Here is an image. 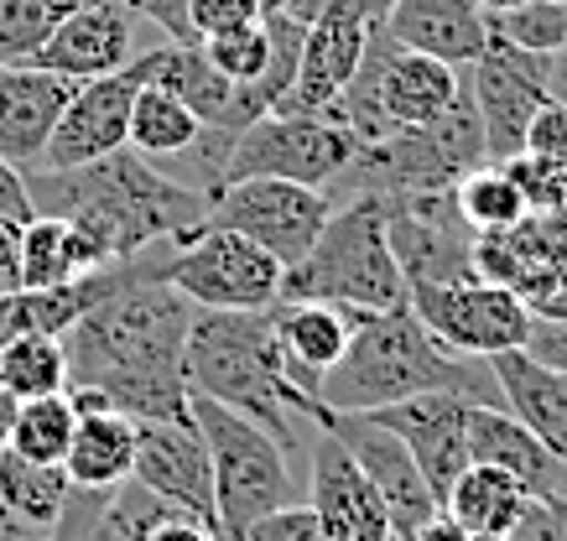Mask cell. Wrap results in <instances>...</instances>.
I'll return each instance as SVG.
<instances>
[{
	"label": "cell",
	"mask_w": 567,
	"mask_h": 541,
	"mask_svg": "<svg viewBox=\"0 0 567 541\" xmlns=\"http://www.w3.org/2000/svg\"><path fill=\"white\" fill-rule=\"evenodd\" d=\"M27 193L37 214L69 219L104 266L156 240H188L208 225V193L173 183L131 146L84 167H27Z\"/></svg>",
	"instance_id": "1"
},
{
	"label": "cell",
	"mask_w": 567,
	"mask_h": 541,
	"mask_svg": "<svg viewBox=\"0 0 567 541\" xmlns=\"http://www.w3.org/2000/svg\"><path fill=\"white\" fill-rule=\"evenodd\" d=\"M422 391H453L480 406H505L489 360L443 350L416 323L412 308H385V313L349 308V350L323 375L318 402L333 412H380Z\"/></svg>",
	"instance_id": "2"
},
{
	"label": "cell",
	"mask_w": 567,
	"mask_h": 541,
	"mask_svg": "<svg viewBox=\"0 0 567 541\" xmlns=\"http://www.w3.org/2000/svg\"><path fill=\"white\" fill-rule=\"evenodd\" d=\"M183 381H188V391L266 427L281 454L302 448L297 417L287 406L292 385L281 375L271 308H260V313H204L198 308L188 344H183Z\"/></svg>",
	"instance_id": "3"
},
{
	"label": "cell",
	"mask_w": 567,
	"mask_h": 541,
	"mask_svg": "<svg viewBox=\"0 0 567 541\" xmlns=\"http://www.w3.org/2000/svg\"><path fill=\"white\" fill-rule=\"evenodd\" d=\"M193 308L167 281H136L94 302L63 329L69 385H104L110 375H183Z\"/></svg>",
	"instance_id": "4"
},
{
	"label": "cell",
	"mask_w": 567,
	"mask_h": 541,
	"mask_svg": "<svg viewBox=\"0 0 567 541\" xmlns=\"http://www.w3.org/2000/svg\"><path fill=\"white\" fill-rule=\"evenodd\" d=\"M391 198L385 193H354L333 204L323 235L297 266L281 271L287 302H333V308H406V277L385 240Z\"/></svg>",
	"instance_id": "5"
},
{
	"label": "cell",
	"mask_w": 567,
	"mask_h": 541,
	"mask_svg": "<svg viewBox=\"0 0 567 541\" xmlns=\"http://www.w3.org/2000/svg\"><path fill=\"white\" fill-rule=\"evenodd\" d=\"M193 427L204 437L208 479H214V510H219V541H245V531L292 506V469L276 437L250 417L208 402L193 391Z\"/></svg>",
	"instance_id": "6"
},
{
	"label": "cell",
	"mask_w": 567,
	"mask_h": 541,
	"mask_svg": "<svg viewBox=\"0 0 567 541\" xmlns=\"http://www.w3.org/2000/svg\"><path fill=\"white\" fill-rule=\"evenodd\" d=\"M489 162L480 110L468 100V84L453 105L427 125H401L385 141H370L354 152L349 167H360V193H443L458 188L468 173Z\"/></svg>",
	"instance_id": "7"
},
{
	"label": "cell",
	"mask_w": 567,
	"mask_h": 541,
	"mask_svg": "<svg viewBox=\"0 0 567 541\" xmlns=\"http://www.w3.org/2000/svg\"><path fill=\"white\" fill-rule=\"evenodd\" d=\"M281 271L287 266L271 250H260L256 240L204 225L198 235L173 245L162 281L204 313H260V308L281 302Z\"/></svg>",
	"instance_id": "8"
},
{
	"label": "cell",
	"mask_w": 567,
	"mask_h": 541,
	"mask_svg": "<svg viewBox=\"0 0 567 541\" xmlns=\"http://www.w3.org/2000/svg\"><path fill=\"white\" fill-rule=\"evenodd\" d=\"M287 406H292V417H308L312 427L333 433L349 448V458L364 469V479L375 485L380 506H385L391 541H412L416 531L443 510V500L432 495V485L422 479V469H416L412 448H406L391 427H380V422L364 417V412H333V406H323L318 396H297V391L287 396Z\"/></svg>",
	"instance_id": "9"
},
{
	"label": "cell",
	"mask_w": 567,
	"mask_h": 541,
	"mask_svg": "<svg viewBox=\"0 0 567 541\" xmlns=\"http://www.w3.org/2000/svg\"><path fill=\"white\" fill-rule=\"evenodd\" d=\"M354 152H360V141L349 136L344 125L323 121V115L271 110L235 136L229 162H224V183L281 177V183H302V188H328L349 173Z\"/></svg>",
	"instance_id": "10"
},
{
	"label": "cell",
	"mask_w": 567,
	"mask_h": 541,
	"mask_svg": "<svg viewBox=\"0 0 567 541\" xmlns=\"http://www.w3.org/2000/svg\"><path fill=\"white\" fill-rule=\"evenodd\" d=\"M406 308L416 323L453 354H474V360H495L505 350H520L536 318L526 313L520 292L495 287V281H427L406 292Z\"/></svg>",
	"instance_id": "11"
},
{
	"label": "cell",
	"mask_w": 567,
	"mask_h": 541,
	"mask_svg": "<svg viewBox=\"0 0 567 541\" xmlns=\"http://www.w3.org/2000/svg\"><path fill=\"white\" fill-rule=\"evenodd\" d=\"M328 214H333L328 188H302V183H281V177H240L208 198V225L256 240L281 266H297L308 256L312 240L323 235Z\"/></svg>",
	"instance_id": "12"
},
{
	"label": "cell",
	"mask_w": 567,
	"mask_h": 541,
	"mask_svg": "<svg viewBox=\"0 0 567 541\" xmlns=\"http://www.w3.org/2000/svg\"><path fill=\"white\" fill-rule=\"evenodd\" d=\"M391 198V219H385V240L391 256L412 287L427 281H468L474 277V229L458 214L453 188L443 193H385Z\"/></svg>",
	"instance_id": "13"
},
{
	"label": "cell",
	"mask_w": 567,
	"mask_h": 541,
	"mask_svg": "<svg viewBox=\"0 0 567 541\" xmlns=\"http://www.w3.org/2000/svg\"><path fill=\"white\" fill-rule=\"evenodd\" d=\"M547 63L551 58L542 53H526L516 42L489 32L484 53L468 63V100L480 110V125H484V146H489V162H505L516 157L526 146V125L532 115L551 100L547 89Z\"/></svg>",
	"instance_id": "14"
},
{
	"label": "cell",
	"mask_w": 567,
	"mask_h": 541,
	"mask_svg": "<svg viewBox=\"0 0 567 541\" xmlns=\"http://www.w3.org/2000/svg\"><path fill=\"white\" fill-rule=\"evenodd\" d=\"M146 79L152 73H146V53H141L121 73H104V79H89V84L73 89V100L52 125V141L37 167H84V162L121 152L125 136H131V105H136Z\"/></svg>",
	"instance_id": "15"
},
{
	"label": "cell",
	"mask_w": 567,
	"mask_h": 541,
	"mask_svg": "<svg viewBox=\"0 0 567 541\" xmlns=\"http://www.w3.org/2000/svg\"><path fill=\"white\" fill-rule=\"evenodd\" d=\"M468 396H453V391H422V396H406V402H391L380 412H364L375 417L380 427H391L406 448H412L416 469L432 485V495L443 500L447 485L468 469V417H474Z\"/></svg>",
	"instance_id": "16"
},
{
	"label": "cell",
	"mask_w": 567,
	"mask_h": 541,
	"mask_svg": "<svg viewBox=\"0 0 567 541\" xmlns=\"http://www.w3.org/2000/svg\"><path fill=\"white\" fill-rule=\"evenodd\" d=\"M131 479L152 489L156 500L177 506L183 516L204 521L219 537V510H214V479H208V454L198 427L177 422H136V469Z\"/></svg>",
	"instance_id": "17"
},
{
	"label": "cell",
	"mask_w": 567,
	"mask_h": 541,
	"mask_svg": "<svg viewBox=\"0 0 567 541\" xmlns=\"http://www.w3.org/2000/svg\"><path fill=\"white\" fill-rule=\"evenodd\" d=\"M312 474H308V506L318 516L328 541H391V521L380 506L375 485L364 479V469L349 458V448L333 433L318 427L312 437Z\"/></svg>",
	"instance_id": "18"
},
{
	"label": "cell",
	"mask_w": 567,
	"mask_h": 541,
	"mask_svg": "<svg viewBox=\"0 0 567 541\" xmlns=\"http://www.w3.org/2000/svg\"><path fill=\"white\" fill-rule=\"evenodd\" d=\"M131 42H136L131 11L121 0H94V6H79V11L58 21L48 48L37 53V69L63 73L73 84H89V79H104V73H121L136 58Z\"/></svg>",
	"instance_id": "19"
},
{
	"label": "cell",
	"mask_w": 567,
	"mask_h": 541,
	"mask_svg": "<svg viewBox=\"0 0 567 541\" xmlns=\"http://www.w3.org/2000/svg\"><path fill=\"white\" fill-rule=\"evenodd\" d=\"M468 464H495L532 500H567V464L505 406H474V417H468Z\"/></svg>",
	"instance_id": "20"
},
{
	"label": "cell",
	"mask_w": 567,
	"mask_h": 541,
	"mask_svg": "<svg viewBox=\"0 0 567 541\" xmlns=\"http://www.w3.org/2000/svg\"><path fill=\"white\" fill-rule=\"evenodd\" d=\"M73 89H79L73 79L37 69V63H21V69L0 63V157L17 162L21 173L37 167Z\"/></svg>",
	"instance_id": "21"
},
{
	"label": "cell",
	"mask_w": 567,
	"mask_h": 541,
	"mask_svg": "<svg viewBox=\"0 0 567 541\" xmlns=\"http://www.w3.org/2000/svg\"><path fill=\"white\" fill-rule=\"evenodd\" d=\"M276 344H281V375L297 396H318L323 375L349 350V308L333 302H271Z\"/></svg>",
	"instance_id": "22"
},
{
	"label": "cell",
	"mask_w": 567,
	"mask_h": 541,
	"mask_svg": "<svg viewBox=\"0 0 567 541\" xmlns=\"http://www.w3.org/2000/svg\"><path fill=\"white\" fill-rule=\"evenodd\" d=\"M385 32L406 53H427L453 69H468L489 42V17L480 11V0H391Z\"/></svg>",
	"instance_id": "23"
},
{
	"label": "cell",
	"mask_w": 567,
	"mask_h": 541,
	"mask_svg": "<svg viewBox=\"0 0 567 541\" xmlns=\"http://www.w3.org/2000/svg\"><path fill=\"white\" fill-rule=\"evenodd\" d=\"M73 500V479L63 464H27L0 448V510L6 537H52Z\"/></svg>",
	"instance_id": "24"
},
{
	"label": "cell",
	"mask_w": 567,
	"mask_h": 541,
	"mask_svg": "<svg viewBox=\"0 0 567 541\" xmlns=\"http://www.w3.org/2000/svg\"><path fill=\"white\" fill-rule=\"evenodd\" d=\"M63 469L79 489H115L121 479H131V469H136V417H125L115 406L79 412Z\"/></svg>",
	"instance_id": "25"
},
{
	"label": "cell",
	"mask_w": 567,
	"mask_h": 541,
	"mask_svg": "<svg viewBox=\"0 0 567 541\" xmlns=\"http://www.w3.org/2000/svg\"><path fill=\"white\" fill-rule=\"evenodd\" d=\"M100 250L69 219L37 214L17 240V292H52V287L79 281L89 271H100Z\"/></svg>",
	"instance_id": "26"
},
{
	"label": "cell",
	"mask_w": 567,
	"mask_h": 541,
	"mask_svg": "<svg viewBox=\"0 0 567 541\" xmlns=\"http://www.w3.org/2000/svg\"><path fill=\"white\" fill-rule=\"evenodd\" d=\"M526 506H532V495L495 464H468L443 495V516H453L468 537H511Z\"/></svg>",
	"instance_id": "27"
},
{
	"label": "cell",
	"mask_w": 567,
	"mask_h": 541,
	"mask_svg": "<svg viewBox=\"0 0 567 541\" xmlns=\"http://www.w3.org/2000/svg\"><path fill=\"white\" fill-rule=\"evenodd\" d=\"M146 73H152L146 84L177 94L204 125H224V131H229L235 84H224L219 73L208 69V58L198 42H193V48H183V42H156V48H146Z\"/></svg>",
	"instance_id": "28"
},
{
	"label": "cell",
	"mask_w": 567,
	"mask_h": 541,
	"mask_svg": "<svg viewBox=\"0 0 567 541\" xmlns=\"http://www.w3.org/2000/svg\"><path fill=\"white\" fill-rule=\"evenodd\" d=\"M198 131H204V121L177 94H167V89H156V84H141L136 105H131V136H125V146L141 152L146 162H167L183 146H193Z\"/></svg>",
	"instance_id": "29"
},
{
	"label": "cell",
	"mask_w": 567,
	"mask_h": 541,
	"mask_svg": "<svg viewBox=\"0 0 567 541\" xmlns=\"http://www.w3.org/2000/svg\"><path fill=\"white\" fill-rule=\"evenodd\" d=\"M0 385L37 402V396H58L69 391V350L63 333H17L11 344H0Z\"/></svg>",
	"instance_id": "30"
},
{
	"label": "cell",
	"mask_w": 567,
	"mask_h": 541,
	"mask_svg": "<svg viewBox=\"0 0 567 541\" xmlns=\"http://www.w3.org/2000/svg\"><path fill=\"white\" fill-rule=\"evenodd\" d=\"M73 427H79V406H73L69 391L37 396V402H21L6 448L17 458H27V464H63L73 443Z\"/></svg>",
	"instance_id": "31"
},
{
	"label": "cell",
	"mask_w": 567,
	"mask_h": 541,
	"mask_svg": "<svg viewBox=\"0 0 567 541\" xmlns=\"http://www.w3.org/2000/svg\"><path fill=\"white\" fill-rule=\"evenodd\" d=\"M453 198H458V214L468 219V229L474 235H489V229H511L516 219H526V198H520V188L511 183V173L499 167V162H484L480 173H468L458 188H453Z\"/></svg>",
	"instance_id": "32"
},
{
	"label": "cell",
	"mask_w": 567,
	"mask_h": 541,
	"mask_svg": "<svg viewBox=\"0 0 567 541\" xmlns=\"http://www.w3.org/2000/svg\"><path fill=\"white\" fill-rule=\"evenodd\" d=\"M58 21H63V11L52 0H0V63L6 69L37 63L48 37L58 32Z\"/></svg>",
	"instance_id": "33"
},
{
	"label": "cell",
	"mask_w": 567,
	"mask_h": 541,
	"mask_svg": "<svg viewBox=\"0 0 567 541\" xmlns=\"http://www.w3.org/2000/svg\"><path fill=\"white\" fill-rule=\"evenodd\" d=\"M489 32L505 37V42H516L526 53H563L567 48V0H526L516 11H499L489 17Z\"/></svg>",
	"instance_id": "34"
},
{
	"label": "cell",
	"mask_w": 567,
	"mask_h": 541,
	"mask_svg": "<svg viewBox=\"0 0 567 541\" xmlns=\"http://www.w3.org/2000/svg\"><path fill=\"white\" fill-rule=\"evenodd\" d=\"M198 48H204L208 69L235 89L260 84V73H266V63H271V32H266V21H260V27H245V32L204 37Z\"/></svg>",
	"instance_id": "35"
},
{
	"label": "cell",
	"mask_w": 567,
	"mask_h": 541,
	"mask_svg": "<svg viewBox=\"0 0 567 541\" xmlns=\"http://www.w3.org/2000/svg\"><path fill=\"white\" fill-rule=\"evenodd\" d=\"M511 183L520 188L526 198V209H567V173L563 167H551V162L532 157V152H516V157L499 162Z\"/></svg>",
	"instance_id": "36"
},
{
	"label": "cell",
	"mask_w": 567,
	"mask_h": 541,
	"mask_svg": "<svg viewBox=\"0 0 567 541\" xmlns=\"http://www.w3.org/2000/svg\"><path fill=\"white\" fill-rule=\"evenodd\" d=\"M188 21H193V37L204 42V37L260 27V21H266V6H260V0H188Z\"/></svg>",
	"instance_id": "37"
},
{
	"label": "cell",
	"mask_w": 567,
	"mask_h": 541,
	"mask_svg": "<svg viewBox=\"0 0 567 541\" xmlns=\"http://www.w3.org/2000/svg\"><path fill=\"white\" fill-rule=\"evenodd\" d=\"M516 292H520V302H526V313H532L536 323H567V261L532 271Z\"/></svg>",
	"instance_id": "38"
},
{
	"label": "cell",
	"mask_w": 567,
	"mask_h": 541,
	"mask_svg": "<svg viewBox=\"0 0 567 541\" xmlns=\"http://www.w3.org/2000/svg\"><path fill=\"white\" fill-rule=\"evenodd\" d=\"M520 152H532V157H542L567 173V105L563 100H547V105L536 110L532 125H526V146H520Z\"/></svg>",
	"instance_id": "39"
},
{
	"label": "cell",
	"mask_w": 567,
	"mask_h": 541,
	"mask_svg": "<svg viewBox=\"0 0 567 541\" xmlns=\"http://www.w3.org/2000/svg\"><path fill=\"white\" fill-rule=\"evenodd\" d=\"M245 541H328V537L318 526V516H312V506H281L271 516H260L245 531Z\"/></svg>",
	"instance_id": "40"
},
{
	"label": "cell",
	"mask_w": 567,
	"mask_h": 541,
	"mask_svg": "<svg viewBox=\"0 0 567 541\" xmlns=\"http://www.w3.org/2000/svg\"><path fill=\"white\" fill-rule=\"evenodd\" d=\"M511 541H567L557 506H551V500H532L526 516L516 521V531H511Z\"/></svg>",
	"instance_id": "41"
},
{
	"label": "cell",
	"mask_w": 567,
	"mask_h": 541,
	"mask_svg": "<svg viewBox=\"0 0 567 541\" xmlns=\"http://www.w3.org/2000/svg\"><path fill=\"white\" fill-rule=\"evenodd\" d=\"M520 350L532 354V360H542V365L563 370L567 375V323H532V333H526V344Z\"/></svg>",
	"instance_id": "42"
},
{
	"label": "cell",
	"mask_w": 567,
	"mask_h": 541,
	"mask_svg": "<svg viewBox=\"0 0 567 541\" xmlns=\"http://www.w3.org/2000/svg\"><path fill=\"white\" fill-rule=\"evenodd\" d=\"M152 541H219V537H214L204 521H193V516H173V521L156 526Z\"/></svg>",
	"instance_id": "43"
},
{
	"label": "cell",
	"mask_w": 567,
	"mask_h": 541,
	"mask_svg": "<svg viewBox=\"0 0 567 541\" xmlns=\"http://www.w3.org/2000/svg\"><path fill=\"white\" fill-rule=\"evenodd\" d=\"M547 89H551V100H563V105H567V48H563V53H551V63H547Z\"/></svg>",
	"instance_id": "44"
},
{
	"label": "cell",
	"mask_w": 567,
	"mask_h": 541,
	"mask_svg": "<svg viewBox=\"0 0 567 541\" xmlns=\"http://www.w3.org/2000/svg\"><path fill=\"white\" fill-rule=\"evenodd\" d=\"M17 412H21V396H11V391L0 385V448L11 443V427H17Z\"/></svg>",
	"instance_id": "45"
},
{
	"label": "cell",
	"mask_w": 567,
	"mask_h": 541,
	"mask_svg": "<svg viewBox=\"0 0 567 541\" xmlns=\"http://www.w3.org/2000/svg\"><path fill=\"white\" fill-rule=\"evenodd\" d=\"M516 6H526V0H480L484 17H499V11H516Z\"/></svg>",
	"instance_id": "46"
},
{
	"label": "cell",
	"mask_w": 567,
	"mask_h": 541,
	"mask_svg": "<svg viewBox=\"0 0 567 541\" xmlns=\"http://www.w3.org/2000/svg\"><path fill=\"white\" fill-rule=\"evenodd\" d=\"M52 6H58V11L69 17V11H79V6H94V0H52Z\"/></svg>",
	"instance_id": "47"
},
{
	"label": "cell",
	"mask_w": 567,
	"mask_h": 541,
	"mask_svg": "<svg viewBox=\"0 0 567 541\" xmlns=\"http://www.w3.org/2000/svg\"><path fill=\"white\" fill-rule=\"evenodd\" d=\"M260 6H266V11H281V6H292V0H260Z\"/></svg>",
	"instance_id": "48"
},
{
	"label": "cell",
	"mask_w": 567,
	"mask_h": 541,
	"mask_svg": "<svg viewBox=\"0 0 567 541\" xmlns=\"http://www.w3.org/2000/svg\"><path fill=\"white\" fill-rule=\"evenodd\" d=\"M557 506V516H563V531H567V500H551Z\"/></svg>",
	"instance_id": "49"
},
{
	"label": "cell",
	"mask_w": 567,
	"mask_h": 541,
	"mask_svg": "<svg viewBox=\"0 0 567 541\" xmlns=\"http://www.w3.org/2000/svg\"><path fill=\"white\" fill-rule=\"evenodd\" d=\"M468 541H511V537H468Z\"/></svg>",
	"instance_id": "50"
},
{
	"label": "cell",
	"mask_w": 567,
	"mask_h": 541,
	"mask_svg": "<svg viewBox=\"0 0 567 541\" xmlns=\"http://www.w3.org/2000/svg\"><path fill=\"white\" fill-rule=\"evenodd\" d=\"M0 537H6V510H0Z\"/></svg>",
	"instance_id": "51"
},
{
	"label": "cell",
	"mask_w": 567,
	"mask_h": 541,
	"mask_svg": "<svg viewBox=\"0 0 567 541\" xmlns=\"http://www.w3.org/2000/svg\"><path fill=\"white\" fill-rule=\"evenodd\" d=\"M0 541H6V537H0Z\"/></svg>",
	"instance_id": "52"
}]
</instances>
